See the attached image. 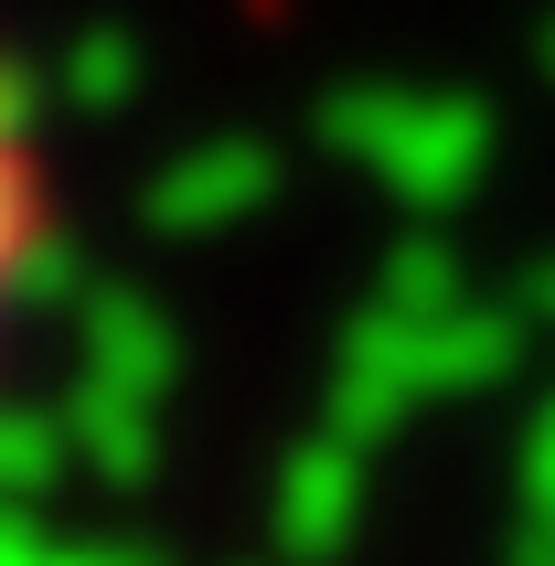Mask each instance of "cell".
Listing matches in <instances>:
<instances>
[{"mask_svg": "<svg viewBox=\"0 0 555 566\" xmlns=\"http://www.w3.org/2000/svg\"><path fill=\"white\" fill-rule=\"evenodd\" d=\"M32 268H43V160H32L22 107H11V86H0V332H11V311H22Z\"/></svg>", "mask_w": 555, "mask_h": 566, "instance_id": "6da1fadb", "label": "cell"}]
</instances>
